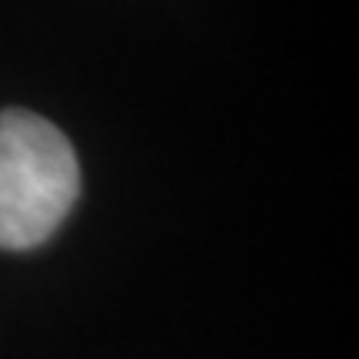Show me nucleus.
I'll return each mask as SVG.
<instances>
[{
	"instance_id": "nucleus-1",
	"label": "nucleus",
	"mask_w": 359,
	"mask_h": 359,
	"mask_svg": "<svg viewBox=\"0 0 359 359\" xmlns=\"http://www.w3.org/2000/svg\"><path fill=\"white\" fill-rule=\"evenodd\" d=\"M80 193L77 154L50 120L30 110L0 114V250H34Z\"/></svg>"
}]
</instances>
